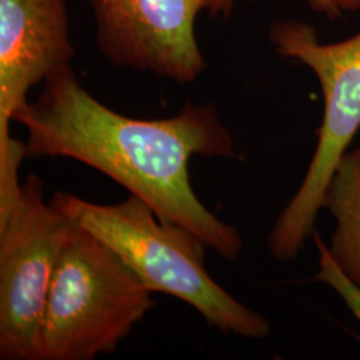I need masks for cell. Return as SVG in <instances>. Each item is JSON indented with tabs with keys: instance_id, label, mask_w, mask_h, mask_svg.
<instances>
[{
	"instance_id": "cell-1",
	"label": "cell",
	"mask_w": 360,
	"mask_h": 360,
	"mask_svg": "<svg viewBox=\"0 0 360 360\" xmlns=\"http://www.w3.org/2000/svg\"><path fill=\"white\" fill-rule=\"evenodd\" d=\"M13 120L27 129L28 156L70 158L101 171L136 195L162 221L195 233L226 260L243 248L240 233L217 218L193 193L195 155L233 156V141L211 104H186L168 119L120 115L79 83L71 65L46 79L38 101Z\"/></svg>"
},
{
	"instance_id": "cell-4",
	"label": "cell",
	"mask_w": 360,
	"mask_h": 360,
	"mask_svg": "<svg viewBox=\"0 0 360 360\" xmlns=\"http://www.w3.org/2000/svg\"><path fill=\"white\" fill-rule=\"evenodd\" d=\"M271 40L284 58L309 65L324 98L318 146L307 174L269 236L271 254L278 260H291L314 233L326 188L360 129V32L340 43L322 44L309 25L279 22L272 26Z\"/></svg>"
},
{
	"instance_id": "cell-5",
	"label": "cell",
	"mask_w": 360,
	"mask_h": 360,
	"mask_svg": "<svg viewBox=\"0 0 360 360\" xmlns=\"http://www.w3.org/2000/svg\"><path fill=\"white\" fill-rule=\"evenodd\" d=\"M71 220L31 175L0 217V359L39 360L43 312Z\"/></svg>"
},
{
	"instance_id": "cell-6",
	"label": "cell",
	"mask_w": 360,
	"mask_h": 360,
	"mask_svg": "<svg viewBox=\"0 0 360 360\" xmlns=\"http://www.w3.org/2000/svg\"><path fill=\"white\" fill-rule=\"evenodd\" d=\"M98 46L116 67L190 83L207 63L195 37L203 10L220 13V0H91Z\"/></svg>"
},
{
	"instance_id": "cell-7",
	"label": "cell",
	"mask_w": 360,
	"mask_h": 360,
	"mask_svg": "<svg viewBox=\"0 0 360 360\" xmlns=\"http://www.w3.org/2000/svg\"><path fill=\"white\" fill-rule=\"evenodd\" d=\"M65 0H0V172L19 171L26 144L10 135L13 116L30 90L70 65Z\"/></svg>"
},
{
	"instance_id": "cell-3",
	"label": "cell",
	"mask_w": 360,
	"mask_h": 360,
	"mask_svg": "<svg viewBox=\"0 0 360 360\" xmlns=\"http://www.w3.org/2000/svg\"><path fill=\"white\" fill-rule=\"evenodd\" d=\"M114 250L71 220L43 312L39 360L110 355L154 307Z\"/></svg>"
},
{
	"instance_id": "cell-11",
	"label": "cell",
	"mask_w": 360,
	"mask_h": 360,
	"mask_svg": "<svg viewBox=\"0 0 360 360\" xmlns=\"http://www.w3.org/2000/svg\"><path fill=\"white\" fill-rule=\"evenodd\" d=\"M339 1V7L340 10H349V11H354V10H358L360 8V0H338Z\"/></svg>"
},
{
	"instance_id": "cell-2",
	"label": "cell",
	"mask_w": 360,
	"mask_h": 360,
	"mask_svg": "<svg viewBox=\"0 0 360 360\" xmlns=\"http://www.w3.org/2000/svg\"><path fill=\"white\" fill-rule=\"evenodd\" d=\"M51 203L114 250L151 292L175 296L223 334L260 339L270 324L221 288L207 272V245L178 224L162 221L136 195L117 205H96L68 193Z\"/></svg>"
},
{
	"instance_id": "cell-8",
	"label": "cell",
	"mask_w": 360,
	"mask_h": 360,
	"mask_svg": "<svg viewBox=\"0 0 360 360\" xmlns=\"http://www.w3.org/2000/svg\"><path fill=\"white\" fill-rule=\"evenodd\" d=\"M323 207L336 220L330 252L360 287V148L346 153L326 188Z\"/></svg>"
},
{
	"instance_id": "cell-9",
	"label": "cell",
	"mask_w": 360,
	"mask_h": 360,
	"mask_svg": "<svg viewBox=\"0 0 360 360\" xmlns=\"http://www.w3.org/2000/svg\"><path fill=\"white\" fill-rule=\"evenodd\" d=\"M315 242L319 247V252H321V271H319L316 279L330 284L335 291L343 297L348 309L352 311V314L355 315V318L360 323L359 285L355 283L351 278H348L347 274L340 269V266L336 263L330 250L326 248V245L318 233L315 235Z\"/></svg>"
},
{
	"instance_id": "cell-10",
	"label": "cell",
	"mask_w": 360,
	"mask_h": 360,
	"mask_svg": "<svg viewBox=\"0 0 360 360\" xmlns=\"http://www.w3.org/2000/svg\"><path fill=\"white\" fill-rule=\"evenodd\" d=\"M314 11L326 13L330 18H335L342 13L338 0H307ZM233 0H220V13L229 16L231 13Z\"/></svg>"
}]
</instances>
